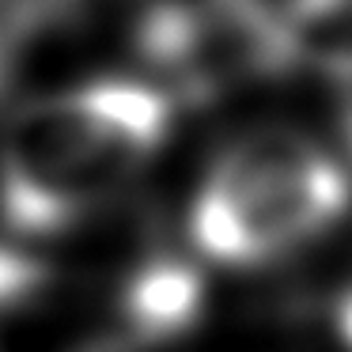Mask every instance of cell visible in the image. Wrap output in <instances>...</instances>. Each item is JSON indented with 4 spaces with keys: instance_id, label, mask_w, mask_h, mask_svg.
I'll return each mask as SVG.
<instances>
[{
    "instance_id": "6da1fadb",
    "label": "cell",
    "mask_w": 352,
    "mask_h": 352,
    "mask_svg": "<svg viewBox=\"0 0 352 352\" xmlns=\"http://www.w3.org/2000/svg\"><path fill=\"white\" fill-rule=\"evenodd\" d=\"M175 99L144 80H91L23 102L0 129V216L57 235L99 212L160 152Z\"/></svg>"
},
{
    "instance_id": "7a4b0ae2",
    "label": "cell",
    "mask_w": 352,
    "mask_h": 352,
    "mask_svg": "<svg viewBox=\"0 0 352 352\" xmlns=\"http://www.w3.org/2000/svg\"><path fill=\"white\" fill-rule=\"evenodd\" d=\"M349 205L352 182L326 148L296 129H254L201 178L190 239L205 261L261 265L314 243Z\"/></svg>"
},
{
    "instance_id": "3957f363",
    "label": "cell",
    "mask_w": 352,
    "mask_h": 352,
    "mask_svg": "<svg viewBox=\"0 0 352 352\" xmlns=\"http://www.w3.org/2000/svg\"><path fill=\"white\" fill-rule=\"evenodd\" d=\"M137 50L170 87V99L208 102L239 84L292 69L284 12L265 0H208L137 19Z\"/></svg>"
},
{
    "instance_id": "277c9868",
    "label": "cell",
    "mask_w": 352,
    "mask_h": 352,
    "mask_svg": "<svg viewBox=\"0 0 352 352\" xmlns=\"http://www.w3.org/2000/svg\"><path fill=\"white\" fill-rule=\"evenodd\" d=\"M205 280L186 258H148L122 288V318L133 344H160L201 318Z\"/></svg>"
},
{
    "instance_id": "5b68a950",
    "label": "cell",
    "mask_w": 352,
    "mask_h": 352,
    "mask_svg": "<svg viewBox=\"0 0 352 352\" xmlns=\"http://www.w3.org/2000/svg\"><path fill=\"white\" fill-rule=\"evenodd\" d=\"M280 12L292 65H307L337 80L352 72V0H288Z\"/></svg>"
},
{
    "instance_id": "8992f818",
    "label": "cell",
    "mask_w": 352,
    "mask_h": 352,
    "mask_svg": "<svg viewBox=\"0 0 352 352\" xmlns=\"http://www.w3.org/2000/svg\"><path fill=\"white\" fill-rule=\"evenodd\" d=\"M333 329L341 337V344L352 352V284H344V292L333 303Z\"/></svg>"
},
{
    "instance_id": "52a82bcc",
    "label": "cell",
    "mask_w": 352,
    "mask_h": 352,
    "mask_svg": "<svg viewBox=\"0 0 352 352\" xmlns=\"http://www.w3.org/2000/svg\"><path fill=\"white\" fill-rule=\"evenodd\" d=\"M140 16L148 12H182V8H197V4H208V0H133Z\"/></svg>"
},
{
    "instance_id": "ba28073f",
    "label": "cell",
    "mask_w": 352,
    "mask_h": 352,
    "mask_svg": "<svg viewBox=\"0 0 352 352\" xmlns=\"http://www.w3.org/2000/svg\"><path fill=\"white\" fill-rule=\"evenodd\" d=\"M341 129H344V140H349V152H352V72L341 76Z\"/></svg>"
},
{
    "instance_id": "9c48e42d",
    "label": "cell",
    "mask_w": 352,
    "mask_h": 352,
    "mask_svg": "<svg viewBox=\"0 0 352 352\" xmlns=\"http://www.w3.org/2000/svg\"><path fill=\"white\" fill-rule=\"evenodd\" d=\"M84 352H118V349H107V344H99V349H84Z\"/></svg>"
}]
</instances>
